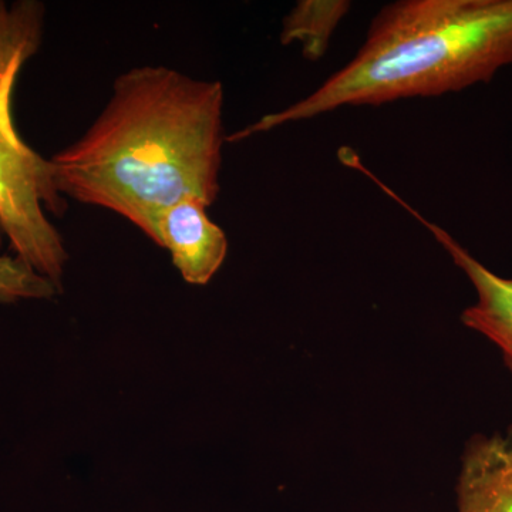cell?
I'll return each mask as SVG.
<instances>
[{
  "instance_id": "obj_2",
  "label": "cell",
  "mask_w": 512,
  "mask_h": 512,
  "mask_svg": "<svg viewBox=\"0 0 512 512\" xmlns=\"http://www.w3.org/2000/svg\"><path fill=\"white\" fill-rule=\"evenodd\" d=\"M512 66V0H397L377 12L338 72L292 106L227 137L238 143L342 107L439 97Z\"/></svg>"
},
{
  "instance_id": "obj_6",
  "label": "cell",
  "mask_w": 512,
  "mask_h": 512,
  "mask_svg": "<svg viewBox=\"0 0 512 512\" xmlns=\"http://www.w3.org/2000/svg\"><path fill=\"white\" fill-rule=\"evenodd\" d=\"M458 512H512V427L470 440L457 483Z\"/></svg>"
},
{
  "instance_id": "obj_1",
  "label": "cell",
  "mask_w": 512,
  "mask_h": 512,
  "mask_svg": "<svg viewBox=\"0 0 512 512\" xmlns=\"http://www.w3.org/2000/svg\"><path fill=\"white\" fill-rule=\"evenodd\" d=\"M224 90L165 66L120 74L100 116L50 158L59 194L126 218L151 241L171 205L220 194Z\"/></svg>"
},
{
  "instance_id": "obj_3",
  "label": "cell",
  "mask_w": 512,
  "mask_h": 512,
  "mask_svg": "<svg viewBox=\"0 0 512 512\" xmlns=\"http://www.w3.org/2000/svg\"><path fill=\"white\" fill-rule=\"evenodd\" d=\"M45 8L0 2V231L30 268L60 288L69 262L62 235L47 212L63 210L50 158L23 140L13 117L16 83L42 42Z\"/></svg>"
},
{
  "instance_id": "obj_7",
  "label": "cell",
  "mask_w": 512,
  "mask_h": 512,
  "mask_svg": "<svg viewBox=\"0 0 512 512\" xmlns=\"http://www.w3.org/2000/svg\"><path fill=\"white\" fill-rule=\"evenodd\" d=\"M350 8L348 0H299L282 22V45L299 43L305 59H322Z\"/></svg>"
},
{
  "instance_id": "obj_4",
  "label": "cell",
  "mask_w": 512,
  "mask_h": 512,
  "mask_svg": "<svg viewBox=\"0 0 512 512\" xmlns=\"http://www.w3.org/2000/svg\"><path fill=\"white\" fill-rule=\"evenodd\" d=\"M208 205L184 198L163 212L154 244L167 249L181 278L190 285H207L228 254L224 229L208 215Z\"/></svg>"
},
{
  "instance_id": "obj_8",
  "label": "cell",
  "mask_w": 512,
  "mask_h": 512,
  "mask_svg": "<svg viewBox=\"0 0 512 512\" xmlns=\"http://www.w3.org/2000/svg\"><path fill=\"white\" fill-rule=\"evenodd\" d=\"M59 286L13 255H0V303L47 301Z\"/></svg>"
},
{
  "instance_id": "obj_5",
  "label": "cell",
  "mask_w": 512,
  "mask_h": 512,
  "mask_svg": "<svg viewBox=\"0 0 512 512\" xmlns=\"http://www.w3.org/2000/svg\"><path fill=\"white\" fill-rule=\"evenodd\" d=\"M390 197L403 205L416 220L429 229L441 247L446 249L454 264L470 279L477 299L463 312L461 320L468 329L481 333L500 349L505 365L510 367L512 372V278H503L494 274L474 258L463 245L458 244L446 229L421 217L419 212L413 210L393 192Z\"/></svg>"
}]
</instances>
